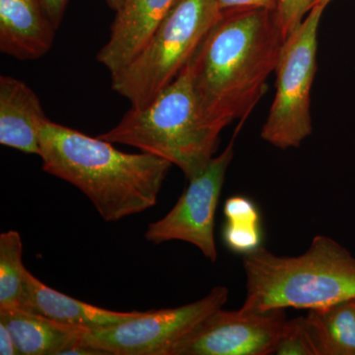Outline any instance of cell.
Here are the masks:
<instances>
[{"instance_id": "obj_22", "label": "cell", "mask_w": 355, "mask_h": 355, "mask_svg": "<svg viewBox=\"0 0 355 355\" xmlns=\"http://www.w3.org/2000/svg\"><path fill=\"white\" fill-rule=\"evenodd\" d=\"M49 19L57 29L64 18L69 0H39Z\"/></svg>"}, {"instance_id": "obj_19", "label": "cell", "mask_w": 355, "mask_h": 355, "mask_svg": "<svg viewBox=\"0 0 355 355\" xmlns=\"http://www.w3.org/2000/svg\"><path fill=\"white\" fill-rule=\"evenodd\" d=\"M315 0H277L275 20L284 39L288 38L312 9Z\"/></svg>"}, {"instance_id": "obj_15", "label": "cell", "mask_w": 355, "mask_h": 355, "mask_svg": "<svg viewBox=\"0 0 355 355\" xmlns=\"http://www.w3.org/2000/svg\"><path fill=\"white\" fill-rule=\"evenodd\" d=\"M318 355H355V303L343 301L307 315Z\"/></svg>"}, {"instance_id": "obj_6", "label": "cell", "mask_w": 355, "mask_h": 355, "mask_svg": "<svg viewBox=\"0 0 355 355\" xmlns=\"http://www.w3.org/2000/svg\"><path fill=\"white\" fill-rule=\"evenodd\" d=\"M324 8L312 7L284 42L275 67L277 91L261 137L282 150L297 148L313 132L311 89L317 71L318 29Z\"/></svg>"}, {"instance_id": "obj_12", "label": "cell", "mask_w": 355, "mask_h": 355, "mask_svg": "<svg viewBox=\"0 0 355 355\" xmlns=\"http://www.w3.org/2000/svg\"><path fill=\"white\" fill-rule=\"evenodd\" d=\"M57 28L39 0H0V51L20 60L44 57Z\"/></svg>"}, {"instance_id": "obj_18", "label": "cell", "mask_w": 355, "mask_h": 355, "mask_svg": "<svg viewBox=\"0 0 355 355\" xmlns=\"http://www.w3.org/2000/svg\"><path fill=\"white\" fill-rule=\"evenodd\" d=\"M222 237L229 250L244 256L261 247V224L227 221Z\"/></svg>"}, {"instance_id": "obj_14", "label": "cell", "mask_w": 355, "mask_h": 355, "mask_svg": "<svg viewBox=\"0 0 355 355\" xmlns=\"http://www.w3.org/2000/svg\"><path fill=\"white\" fill-rule=\"evenodd\" d=\"M0 323L10 331L20 355H62L87 333L22 309L0 310Z\"/></svg>"}, {"instance_id": "obj_13", "label": "cell", "mask_w": 355, "mask_h": 355, "mask_svg": "<svg viewBox=\"0 0 355 355\" xmlns=\"http://www.w3.org/2000/svg\"><path fill=\"white\" fill-rule=\"evenodd\" d=\"M22 310L31 311L64 326L85 331L108 328L144 313L116 312L88 304L46 286L29 270L26 275Z\"/></svg>"}, {"instance_id": "obj_11", "label": "cell", "mask_w": 355, "mask_h": 355, "mask_svg": "<svg viewBox=\"0 0 355 355\" xmlns=\"http://www.w3.org/2000/svg\"><path fill=\"white\" fill-rule=\"evenodd\" d=\"M48 121L38 95L24 81L0 76L1 146L40 156V135Z\"/></svg>"}, {"instance_id": "obj_3", "label": "cell", "mask_w": 355, "mask_h": 355, "mask_svg": "<svg viewBox=\"0 0 355 355\" xmlns=\"http://www.w3.org/2000/svg\"><path fill=\"white\" fill-rule=\"evenodd\" d=\"M247 295L242 309H317L355 299V258L318 235L298 257H279L260 247L244 254Z\"/></svg>"}, {"instance_id": "obj_1", "label": "cell", "mask_w": 355, "mask_h": 355, "mask_svg": "<svg viewBox=\"0 0 355 355\" xmlns=\"http://www.w3.org/2000/svg\"><path fill=\"white\" fill-rule=\"evenodd\" d=\"M284 42L272 11L222 12L188 64L198 108L212 127L222 132L239 120L241 128L268 90Z\"/></svg>"}, {"instance_id": "obj_8", "label": "cell", "mask_w": 355, "mask_h": 355, "mask_svg": "<svg viewBox=\"0 0 355 355\" xmlns=\"http://www.w3.org/2000/svg\"><path fill=\"white\" fill-rule=\"evenodd\" d=\"M234 137L223 153L210 160L200 174L189 182L175 207L160 220L149 224L147 241L154 245L168 241L190 243L214 263L217 250L214 240V217L228 166L234 156Z\"/></svg>"}, {"instance_id": "obj_17", "label": "cell", "mask_w": 355, "mask_h": 355, "mask_svg": "<svg viewBox=\"0 0 355 355\" xmlns=\"http://www.w3.org/2000/svg\"><path fill=\"white\" fill-rule=\"evenodd\" d=\"M272 354L318 355L307 318L299 317L289 321L286 320Z\"/></svg>"}, {"instance_id": "obj_7", "label": "cell", "mask_w": 355, "mask_h": 355, "mask_svg": "<svg viewBox=\"0 0 355 355\" xmlns=\"http://www.w3.org/2000/svg\"><path fill=\"white\" fill-rule=\"evenodd\" d=\"M228 295L227 287L216 286L205 297L190 304L146 311L120 324L87 331L81 343L102 355H169L193 327L223 307Z\"/></svg>"}, {"instance_id": "obj_21", "label": "cell", "mask_w": 355, "mask_h": 355, "mask_svg": "<svg viewBox=\"0 0 355 355\" xmlns=\"http://www.w3.org/2000/svg\"><path fill=\"white\" fill-rule=\"evenodd\" d=\"M222 11L230 9L263 8L275 12L277 0H216Z\"/></svg>"}, {"instance_id": "obj_25", "label": "cell", "mask_w": 355, "mask_h": 355, "mask_svg": "<svg viewBox=\"0 0 355 355\" xmlns=\"http://www.w3.org/2000/svg\"><path fill=\"white\" fill-rule=\"evenodd\" d=\"M331 1H333V0H315L314 4H313V6H322L324 7H327L329 6V4L331 3Z\"/></svg>"}, {"instance_id": "obj_5", "label": "cell", "mask_w": 355, "mask_h": 355, "mask_svg": "<svg viewBox=\"0 0 355 355\" xmlns=\"http://www.w3.org/2000/svg\"><path fill=\"white\" fill-rule=\"evenodd\" d=\"M223 11L216 0H175L132 62L112 76V88L144 108L188 65Z\"/></svg>"}, {"instance_id": "obj_26", "label": "cell", "mask_w": 355, "mask_h": 355, "mask_svg": "<svg viewBox=\"0 0 355 355\" xmlns=\"http://www.w3.org/2000/svg\"><path fill=\"white\" fill-rule=\"evenodd\" d=\"M354 303H355V299H354Z\"/></svg>"}, {"instance_id": "obj_23", "label": "cell", "mask_w": 355, "mask_h": 355, "mask_svg": "<svg viewBox=\"0 0 355 355\" xmlns=\"http://www.w3.org/2000/svg\"><path fill=\"white\" fill-rule=\"evenodd\" d=\"M0 354L19 355L10 331L2 323H0Z\"/></svg>"}, {"instance_id": "obj_20", "label": "cell", "mask_w": 355, "mask_h": 355, "mask_svg": "<svg viewBox=\"0 0 355 355\" xmlns=\"http://www.w3.org/2000/svg\"><path fill=\"white\" fill-rule=\"evenodd\" d=\"M223 211L227 221L261 224L258 207L249 198L245 197L228 198L224 205Z\"/></svg>"}, {"instance_id": "obj_16", "label": "cell", "mask_w": 355, "mask_h": 355, "mask_svg": "<svg viewBox=\"0 0 355 355\" xmlns=\"http://www.w3.org/2000/svg\"><path fill=\"white\" fill-rule=\"evenodd\" d=\"M28 270L23 263V243L17 231L0 234V310L22 309Z\"/></svg>"}, {"instance_id": "obj_10", "label": "cell", "mask_w": 355, "mask_h": 355, "mask_svg": "<svg viewBox=\"0 0 355 355\" xmlns=\"http://www.w3.org/2000/svg\"><path fill=\"white\" fill-rule=\"evenodd\" d=\"M175 0H123L116 11L109 41L97 60L111 76L127 67L146 46Z\"/></svg>"}, {"instance_id": "obj_24", "label": "cell", "mask_w": 355, "mask_h": 355, "mask_svg": "<svg viewBox=\"0 0 355 355\" xmlns=\"http://www.w3.org/2000/svg\"><path fill=\"white\" fill-rule=\"evenodd\" d=\"M107 4L110 8L113 9L114 11L118 10L123 4V0H106Z\"/></svg>"}, {"instance_id": "obj_2", "label": "cell", "mask_w": 355, "mask_h": 355, "mask_svg": "<svg viewBox=\"0 0 355 355\" xmlns=\"http://www.w3.org/2000/svg\"><path fill=\"white\" fill-rule=\"evenodd\" d=\"M43 170L79 189L107 222L154 207L172 164L141 153H123L114 144L49 120L42 128Z\"/></svg>"}, {"instance_id": "obj_9", "label": "cell", "mask_w": 355, "mask_h": 355, "mask_svg": "<svg viewBox=\"0 0 355 355\" xmlns=\"http://www.w3.org/2000/svg\"><path fill=\"white\" fill-rule=\"evenodd\" d=\"M286 321V309L214 311L186 334L169 355H270Z\"/></svg>"}, {"instance_id": "obj_4", "label": "cell", "mask_w": 355, "mask_h": 355, "mask_svg": "<svg viewBox=\"0 0 355 355\" xmlns=\"http://www.w3.org/2000/svg\"><path fill=\"white\" fill-rule=\"evenodd\" d=\"M220 132L200 113L187 65L147 106L130 107L116 127L98 137L165 159L190 181L214 157Z\"/></svg>"}]
</instances>
